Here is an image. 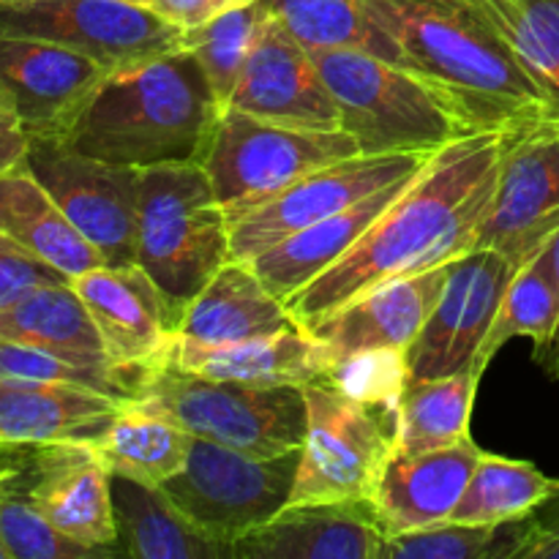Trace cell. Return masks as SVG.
I'll return each mask as SVG.
<instances>
[{
	"instance_id": "cell-12",
	"label": "cell",
	"mask_w": 559,
	"mask_h": 559,
	"mask_svg": "<svg viewBox=\"0 0 559 559\" xmlns=\"http://www.w3.org/2000/svg\"><path fill=\"white\" fill-rule=\"evenodd\" d=\"M25 167L107 265H136L140 169L82 156L60 136H31Z\"/></svg>"
},
{
	"instance_id": "cell-16",
	"label": "cell",
	"mask_w": 559,
	"mask_h": 559,
	"mask_svg": "<svg viewBox=\"0 0 559 559\" xmlns=\"http://www.w3.org/2000/svg\"><path fill=\"white\" fill-rule=\"evenodd\" d=\"M229 107L298 129H342L338 107L311 52L265 9Z\"/></svg>"
},
{
	"instance_id": "cell-22",
	"label": "cell",
	"mask_w": 559,
	"mask_h": 559,
	"mask_svg": "<svg viewBox=\"0 0 559 559\" xmlns=\"http://www.w3.org/2000/svg\"><path fill=\"white\" fill-rule=\"evenodd\" d=\"M298 328L287 304L267 289L246 260H229L183 309L178 347L218 349Z\"/></svg>"
},
{
	"instance_id": "cell-28",
	"label": "cell",
	"mask_w": 559,
	"mask_h": 559,
	"mask_svg": "<svg viewBox=\"0 0 559 559\" xmlns=\"http://www.w3.org/2000/svg\"><path fill=\"white\" fill-rule=\"evenodd\" d=\"M120 551L140 559H233L229 546L202 533L162 486L112 475Z\"/></svg>"
},
{
	"instance_id": "cell-5",
	"label": "cell",
	"mask_w": 559,
	"mask_h": 559,
	"mask_svg": "<svg viewBox=\"0 0 559 559\" xmlns=\"http://www.w3.org/2000/svg\"><path fill=\"white\" fill-rule=\"evenodd\" d=\"M333 102L338 123L366 156L437 153L475 134L437 87L409 69L360 49L311 52Z\"/></svg>"
},
{
	"instance_id": "cell-11",
	"label": "cell",
	"mask_w": 559,
	"mask_h": 559,
	"mask_svg": "<svg viewBox=\"0 0 559 559\" xmlns=\"http://www.w3.org/2000/svg\"><path fill=\"white\" fill-rule=\"evenodd\" d=\"M0 36L63 44L112 71L186 47V31L131 0H25L0 5Z\"/></svg>"
},
{
	"instance_id": "cell-24",
	"label": "cell",
	"mask_w": 559,
	"mask_h": 559,
	"mask_svg": "<svg viewBox=\"0 0 559 559\" xmlns=\"http://www.w3.org/2000/svg\"><path fill=\"white\" fill-rule=\"evenodd\" d=\"M418 175L385 186L366 200L355 202L347 211L333 213V216L278 240L276 246L249 260V265L267 284V289L287 304L314 278H320L328 267L336 265Z\"/></svg>"
},
{
	"instance_id": "cell-38",
	"label": "cell",
	"mask_w": 559,
	"mask_h": 559,
	"mask_svg": "<svg viewBox=\"0 0 559 559\" xmlns=\"http://www.w3.org/2000/svg\"><path fill=\"white\" fill-rule=\"evenodd\" d=\"M0 380H33V382H69V385L93 388V391L109 393L118 399L136 396L140 382L134 377L118 374V371L91 369L44 353L38 347H27L20 342L0 338Z\"/></svg>"
},
{
	"instance_id": "cell-10",
	"label": "cell",
	"mask_w": 559,
	"mask_h": 559,
	"mask_svg": "<svg viewBox=\"0 0 559 559\" xmlns=\"http://www.w3.org/2000/svg\"><path fill=\"white\" fill-rule=\"evenodd\" d=\"M559 233V118L502 131L500 173L473 249H491L513 265L527 262Z\"/></svg>"
},
{
	"instance_id": "cell-40",
	"label": "cell",
	"mask_w": 559,
	"mask_h": 559,
	"mask_svg": "<svg viewBox=\"0 0 559 559\" xmlns=\"http://www.w3.org/2000/svg\"><path fill=\"white\" fill-rule=\"evenodd\" d=\"M519 559H559V489L533 516H527Z\"/></svg>"
},
{
	"instance_id": "cell-8",
	"label": "cell",
	"mask_w": 559,
	"mask_h": 559,
	"mask_svg": "<svg viewBox=\"0 0 559 559\" xmlns=\"http://www.w3.org/2000/svg\"><path fill=\"white\" fill-rule=\"evenodd\" d=\"M306 440L287 506L369 500L396 442V420L333 380L304 388Z\"/></svg>"
},
{
	"instance_id": "cell-9",
	"label": "cell",
	"mask_w": 559,
	"mask_h": 559,
	"mask_svg": "<svg viewBox=\"0 0 559 559\" xmlns=\"http://www.w3.org/2000/svg\"><path fill=\"white\" fill-rule=\"evenodd\" d=\"M300 451L251 456L194 437L186 467L162 489L169 500L218 544L229 546L276 516L293 495Z\"/></svg>"
},
{
	"instance_id": "cell-30",
	"label": "cell",
	"mask_w": 559,
	"mask_h": 559,
	"mask_svg": "<svg viewBox=\"0 0 559 559\" xmlns=\"http://www.w3.org/2000/svg\"><path fill=\"white\" fill-rule=\"evenodd\" d=\"M480 377L484 374L469 369L451 377L404 380L393 399V448L404 453H424L469 437V418Z\"/></svg>"
},
{
	"instance_id": "cell-15",
	"label": "cell",
	"mask_w": 559,
	"mask_h": 559,
	"mask_svg": "<svg viewBox=\"0 0 559 559\" xmlns=\"http://www.w3.org/2000/svg\"><path fill=\"white\" fill-rule=\"evenodd\" d=\"M20 480L33 506L63 535L120 555L112 508V469L96 442L25 448Z\"/></svg>"
},
{
	"instance_id": "cell-37",
	"label": "cell",
	"mask_w": 559,
	"mask_h": 559,
	"mask_svg": "<svg viewBox=\"0 0 559 559\" xmlns=\"http://www.w3.org/2000/svg\"><path fill=\"white\" fill-rule=\"evenodd\" d=\"M262 20L260 0L243 9H233L227 14H218L207 20L205 25L186 31V49L194 52L205 71L211 91L216 96L218 107L227 109L233 102V93L238 87L240 74L246 69L251 38Z\"/></svg>"
},
{
	"instance_id": "cell-41",
	"label": "cell",
	"mask_w": 559,
	"mask_h": 559,
	"mask_svg": "<svg viewBox=\"0 0 559 559\" xmlns=\"http://www.w3.org/2000/svg\"><path fill=\"white\" fill-rule=\"evenodd\" d=\"M145 9L156 11L162 20L173 22L180 31H194V27L205 25L207 20L218 16L216 0H131Z\"/></svg>"
},
{
	"instance_id": "cell-6",
	"label": "cell",
	"mask_w": 559,
	"mask_h": 559,
	"mask_svg": "<svg viewBox=\"0 0 559 559\" xmlns=\"http://www.w3.org/2000/svg\"><path fill=\"white\" fill-rule=\"evenodd\" d=\"M136 396L183 426L191 437L251 456H282L304 448V388H260L191 374L158 364L142 374Z\"/></svg>"
},
{
	"instance_id": "cell-13",
	"label": "cell",
	"mask_w": 559,
	"mask_h": 559,
	"mask_svg": "<svg viewBox=\"0 0 559 559\" xmlns=\"http://www.w3.org/2000/svg\"><path fill=\"white\" fill-rule=\"evenodd\" d=\"M435 153H382L342 158L306 175L265 205L229 224L235 260H254L278 240L353 207L385 186L424 173Z\"/></svg>"
},
{
	"instance_id": "cell-18",
	"label": "cell",
	"mask_w": 559,
	"mask_h": 559,
	"mask_svg": "<svg viewBox=\"0 0 559 559\" xmlns=\"http://www.w3.org/2000/svg\"><path fill=\"white\" fill-rule=\"evenodd\" d=\"M109 71L63 44L0 36V93L14 107L27 136L63 134Z\"/></svg>"
},
{
	"instance_id": "cell-29",
	"label": "cell",
	"mask_w": 559,
	"mask_h": 559,
	"mask_svg": "<svg viewBox=\"0 0 559 559\" xmlns=\"http://www.w3.org/2000/svg\"><path fill=\"white\" fill-rule=\"evenodd\" d=\"M96 445L102 448L112 475L162 486L186 467L194 437L145 399L131 396L120 404Z\"/></svg>"
},
{
	"instance_id": "cell-32",
	"label": "cell",
	"mask_w": 559,
	"mask_h": 559,
	"mask_svg": "<svg viewBox=\"0 0 559 559\" xmlns=\"http://www.w3.org/2000/svg\"><path fill=\"white\" fill-rule=\"evenodd\" d=\"M559 322V282L551 243L540 246L527 262L516 267L506 295H502L500 311L495 317L489 338L478 355L475 369L484 374L495 355L506 347L511 338H533V355H538L551 342Z\"/></svg>"
},
{
	"instance_id": "cell-1",
	"label": "cell",
	"mask_w": 559,
	"mask_h": 559,
	"mask_svg": "<svg viewBox=\"0 0 559 559\" xmlns=\"http://www.w3.org/2000/svg\"><path fill=\"white\" fill-rule=\"evenodd\" d=\"M502 131H478L440 147L369 233L320 278L287 300L300 328H314L344 304L391 278L456 260L497 186Z\"/></svg>"
},
{
	"instance_id": "cell-2",
	"label": "cell",
	"mask_w": 559,
	"mask_h": 559,
	"mask_svg": "<svg viewBox=\"0 0 559 559\" xmlns=\"http://www.w3.org/2000/svg\"><path fill=\"white\" fill-rule=\"evenodd\" d=\"M399 41L404 69L442 93L469 129L508 131L549 118V102L475 0H366Z\"/></svg>"
},
{
	"instance_id": "cell-17",
	"label": "cell",
	"mask_w": 559,
	"mask_h": 559,
	"mask_svg": "<svg viewBox=\"0 0 559 559\" xmlns=\"http://www.w3.org/2000/svg\"><path fill=\"white\" fill-rule=\"evenodd\" d=\"M71 284L120 371L142 380L147 369L167 360L178 320L162 289L140 265L93 267L71 278Z\"/></svg>"
},
{
	"instance_id": "cell-25",
	"label": "cell",
	"mask_w": 559,
	"mask_h": 559,
	"mask_svg": "<svg viewBox=\"0 0 559 559\" xmlns=\"http://www.w3.org/2000/svg\"><path fill=\"white\" fill-rule=\"evenodd\" d=\"M167 364L191 374L260 388H306L333 374V358L325 344L300 325L235 347L200 349L173 344Z\"/></svg>"
},
{
	"instance_id": "cell-34",
	"label": "cell",
	"mask_w": 559,
	"mask_h": 559,
	"mask_svg": "<svg viewBox=\"0 0 559 559\" xmlns=\"http://www.w3.org/2000/svg\"><path fill=\"white\" fill-rule=\"evenodd\" d=\"M511 44L559 118V0H475Z\"/></svg>"
},
{
	"instance_id": "cell-27",
	"label": "cell",
	"mask_w": 559,
	"mask_h": 559,
	"mask_svg": "<svg viewBox=\"0 0 559 559\" xmlns=\"http://www.w3.org/2000/svg\"><path fill=\"white\" fill-rule=\"evenodd\" d=\"M0 233L69 278L107 265L96 246L82 238L25 162L0 173Z\"/></svg>"
},
{
	"instance_id": "cell-23",
	"label": "cell",
	"mask_w": 559,
	"mask_h": 559,
	"mask_svg": "<svg viewBox=\"0 0 559 559\" xmlns=\"http://www.w3.org/2000/svg\"><path fill=\"white\" fill-rule=\"evenodd\" d=\"M123 402L69 382L0 380V448L98 442Z\"/></svg>"
},
{
	"instance_id": "cell-7",
	"label": "cell",
	"mask_w": 559,
	"mask_h": 559,
	"mask_svg": "<svg viewBox=\"0 0 559 559\" xmlns=\"http://www.w3.org/2000/svg\"><path fill=\"white\" fill-rule=\"evenodd\" d=\"M358 153L344 129H298L227 107L218 115L202 167L233 224L306 175Z\"/></svg>"
},
{
	"instance_id": "cell-4",
	"label": "cell",
	"mask_w": 559,
	"mask_h": 559,
	"mask_svg": "<svg viewBox=\"0 0 559 559\" xmlns=\"http://www.w3.org/2000/svg\"><path fill=\"white\" fill-rule=\"evenodd\" d=\"M233 260L229 218L202 164L140 169L136 265L156 282L175 320Z\"/></svg>"
},
{
	"instance_id": "cell-21",
	"label": "cell",
	"mask_w": 559,
	"mask_h": 559,
	"mask_svg": "<svg viewBox=\"0 0 559 559\" xmlns=\"http://www.w3.org/2000/svg\"><path fill=\"white\" fill-rule=\"evenodd\" d=\"M385 533L369 500L282 511L233 544V559H382Z\"/></svg>"
},
{
	"instance_id": "cell-3",
	"label": "cell",
	"mask_w": 559,
	"mask_h": 559,
	"mask_svg": "<svg viewBox=\"0 0 559 559\" xmlns=\"http://www.w3.org/2000/svg\"><path fill=\"white\" fill-rule=\"evenodd\" d=\"M218 115L200 60L183 47L109 71L60 140L112 167L202 164Z\"/></svg>"
},
{
	"instance_id": "cell-42",
	"label": "cell",
	"mask_w": 559,
	"mask_h": 559,
	"mask_svg": "<svg viewBox=\"0 0 559 559\" xmlns=\"http://www.w3.org/2000/svg\"><path fill=\"white\" fill-rule=\"evenodd\" d=\"M27 142H31V136H27L25 126L20 123L14 107L0 93V173L20 167L25 162Z\"/></svg>"
},
{
	"instance_id": "cell-39",
	"label": "cell",
	"mask_w": 559,
	"mask_h": 559,
	"mask_svg": "<svg viewBox=\"0 0 559 559\" xmlns=\"http://www.w3.org/2000/svg\"><path fill=\"white\" fill-rule=\"evenodd\" d=\"M60 282L71 278L0 233V309L25 298L33 289Z\"/></svg>"
},
{
	"instance_id": "cell-45",
	"label": "cell",
	"mask_w": 559,
	"mask_h": 559,
	"mask_svg": "<svg viewBox=\"0 0 559 559\" xmlns=\"http://www.w3.org/2000/svg\"><path fill=\"white\" fill-rule=\"evenodd\" d=\"M9 3H25V0H0V5H9Z\"/></svg>"
},
{
	"instance_id": "cell-20",
	"label": "cell",
	"mask_w": 559,
	"mask_h": 559,
	"mask_svg": "<svg viewBox=\"0 0 559 559\" xmlns=\"http://www.w3.org/2000/svg\"><path fill=\"white\" fill-rule=\"evenodd\" d=\"M484 453L473 435L424 453L393 448L369 497L385 538L448 522Z\"/></svg>"
},
{
	"instance_id": "cell-43",
	"label": "cell",
	"mask_w": 559,
	"mask_h": 559,
	"mask_svg": "<svg viewBox=\"0 0 559 559\" xmlns=\"http://www.w3.org/2000/svg\"><path fill=\"white\" fill-rule=\"evenodd\" d=\"M549 243H551V254H555L557 282H559V233L549 240ZM533 358H535V364L544 366L551 377H559V322H557V331H555V336H551V342L546 344L538 355H533Z\"/></svg>"
},
{
	"instance_id": "cell-26",
	"label": "cell",
	"mask_w": 559,
	"mask_h": 559,
	"mask_svg": "<svg viewBox=\"0 0 559 559\" xmlns=\"http://www.w3.org/2000/svg\"><path fill=\"white\" fill-rule=\"evenodd\" d=\"M0 338L38 347L44 353L69 360V364L126 374L109 358L102 333L71 282L47 284V287L33 289L25 298L3 306L0 309Z\"/></svg>"
},
{
	"instance_id": "cell-33",
	"label": "cell",
	"mask_w": 559,
	"mask_h": 559,
	"mask_svg": "<svg viewBox=\"0 0 559 559\" xmlns=\"http://www.w3.org/2000/svg\"><path fill=\"white\" fill-rule=\"evenodd\" d=\"M559 489V478L540 473L533 462L484 453L464 486L448 522L506 524L527 519Z\"/></svg>"
},
{
	"instance_id": "cell-31",
	"label": "cell",
	"mask_w": 559,
	"mask_h": 559,
	"mask_svg": "<svg viewBox=\"0 0 559 559\" xmlns=\"http://www.w3.org/2000/svg\"><path fill=\"white\" fill-rule=\"evenodd\" d=\"M260 5L309 52L360 49L404 69L402 47L377 22L366 0H260Z\"/></svg>"
},
{
	"instance_id": "cell-36",
	"label": "cell",
	"mask_w": 559,
	"mask_h": 559,
	"mask_svg": "<svg viewBox=\"0 0 559 559\" xmlns=\"http://www.w3.org/2000/svg\"><path fill=\"white\" fill-rule=\"evenodd\" d=\"M0 540L11 559H96L112 557L60 533L31 502L20 467H0Z\"/></svg>"
},
{
	"instance_id": "cell-14",
	"label": "cell",
	"mask_w": 559,
	"mask_h": 559,
	"mask_svg": "<svg viewBox=\"0 0 559 559\" xmlns=\"http://www.w3.org/2000/svg\"><path fill=\"white\" fill-rule=\"evenodd\" d=\"M513 273L516 265L497 251H464L453 262L424 331L404 353V380H431L475 369Z\"/></svg>"
},
{
	"instance_id": "cell-19",
	"label": "cell",
	"mask_w": 559,
	"mask_h": 559,
	"mask_svg": "<svg viewBox=\"0 0 559 559\" xmlns=\"http://www.w3.org/2000/svg\"><path fill=\"white\" fill-rule=\"evenodd\" d=\"M456 260L377 284L309 328L331 353L333 369L360 355L404 358L435 311Z\"/></svg>"
},
{
	"instance_id": "cell-35",
	"label": "cell",
	"mask_w": 559,
	"mask_h": 559,
	"mask_svg": "<svg viewBox=\"0 0 559 559\" xmlns=\"http://www.w3.org/2000/svg\"><path fill=\"white\" fill-rule=\"evenodd\" d=\"M527 519L506 524L442 522L388 535L382 559H519Z\"/></svg>"
},
{
	"instance_id": "cell-44",
	"label": "cell",
	"mask_w": 559,
	"mask_h": 559,
	"mask_svg": "<svg viewBox=\"0 0 559 559\" xmlns=\"http://www.w3.org/2000/svg\"><path fill=\"white\" fill-rule=\"evenodd\" d=\"M0 559H11L9 549H5V544H3V540H0Z\"/></svg>"
}]
</instances>
